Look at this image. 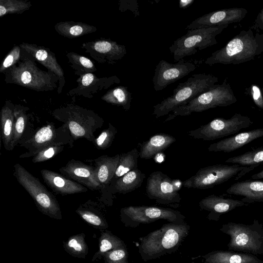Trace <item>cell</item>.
<instances>
[{
  "mask_svg": "<svg viewBox=\"0 0 263 263\" xmlns=\"http://www.w3.org/2000/svg\"><path fill=\"white\" fill-rule=\"evenodd\" d=\"M190 226L186 223L164 224L158 230L139 237L138 252L142 260L156 259L176 252L187 236Z\"/></svg>",
  "mask_w": 263,
  "mask_h": 263,
  "instance_id": "1",
  "label": "cell"
},
{
  "mask_svg": "<svg viewBox=\"0 0 263 263\" xmlns=\"http://www.w3.org/2000/svg\"><path fill=\"white\" fill-rule=\"evenodd\" d=\"M216 81L217 79L210 74H193L184 82L180 83L171 96L154 105L153 114L156 118L168 114L209 90Z\"/></svg>",
  "mask_w": 263,
  "mask_h": 263,
  "instance_id": "2",
  "label": "cell"
},
{
  "mask_svg": "<svg viewBox=\"0 0 263 263\" xmlns=\"http://www.w3.org/2000/svg\"><path fill=\"white\" fill-rule=\"evenodd\" d=\"M52 115L55 119L67 125L75 141L85 138L95 143V132L103 125L104 120L92 110L76 105H68L57 109Z\"/></svg>",
  "mask_w": 263,
  "mask_h": 263,
  "instance_id": "3",
  "label": "cell"
},
{
  "mask_svg": "<svg viewBox=\"0 0 263 263\" xmlns=\"http://www.w3.org/2000/svg\"><path fill=\"white\" fill-rule=\"evenodd\" d=\"M219 230L230 236L229 250L263 255V224L254 219L251 224L229 222Z\"/></svg>",
  "mask_w": 263,
  "mask_h": 263,
  "instance_id": "4",
  "label": "cell"
},
{
  "mask_svg": "<svg viewBox=\"0 0 263 263\" xmlns=\"http://www.w3.org/2000/svg\"><path fill=\"white\" fill-rule=\"evenodd\" d=\"M13 175L30 194L37 209L43 214L56 220L62 219L59 203L53 195L25 167L18 163L14 165Z\"/></svg>",
  "mask_w": 263,
  "mask_h": 263,
  "instance_id": "5",
  "label": "cell"
},
{
  "mask_svg": "<svg viewBox=\"0 0 263 263\" xmlns=\"http://www.w3.org/2000/svg\"><path fill=\"white\" fill-rule=\"evenodd\" d=\"M259 165L242 166L234 164L208 166L199 169L194 175L182 182V185L186 188L202 190L211 188L233 178L235 180H238Z\"/></svg>",
  "mask_w": 263,
  "mask_h": 263,
  "instance_id": "6",
  "label": "cell"
},
{
  "mask_svg": "<svg viewBox=\"0 0 263 263\" xmlns=\"http://www.w3.org/2000/svg\"><path fill=\"white\" fill-rule=\"evenodd\" d=\"M6 81L18 84L36 91L53 89L56 87L53 77H57L53 73H49L40 70L30 60L20 62L9 68ZM58 78V77H57Z\"/></svg>",
  "mask_w": 263,
  "mask_h": 263,
  "instance_id": "7",
  "label": "cell"
},
{
  "mask_svg": "<svg viewBox=\"0 0 263 263\" xmlns=\"http://www.w3.org/2000/svg\"><path fill=\"white\" fill-rule=\"evenodd\" d=\"M121 222L126 227L136 228L164 219L176 224H184L185 217L179 211L172 209L150 206H129L121 209Z\"/></svg>",
  "mask_w": 263,
  "mask_h": 263,
  "instance_id": "8",
  "label": "cell"
},
{
  "mask_svg": "<svg viewBox=\"0 0 263 263\" xmlns=\"http://www.w3.org/2000/svg\"><path fill=\"white\" fill-rule=\"evenodd\" d=\"M74 141L66 125L63 124L56 128L53 123H50L40 127L29 139L19 144L27 150L19 158L34 157L43 149L54 144L67 145L72 147Z\"/></svg>",
  "mask_w": 263,
  "mask_h": 263,
  "instance_id": "9",
  "label": "cell"
},
{
  "mask_svg": "<svg viewBox=\"0 0 263 263\" xmlns=\"http://www.w3.org/2000/svg\"><path fill=\"white\" fill-rule=\"evenodd\" d=\"M219 27H204L189 30L178 38L169 47L175 61L197 53L216 43L215 37L219 32Z\"/></svg>",
  "mask_w": 263,
  "mask_h": 263,
  "instance_id": "10",
  "label": "cell"
},
{
  "mask_svg": "<svg viewBox=\"0 0 263 263\" xmlns=\"http://www.w3.org/2000/svg\"><path fill=\"white\" fill-rule=\"evenodd\" d=\"M252 124L253 122L248 117L236 114L229 119L216 118L206 124L189 131L187 135L195 139L214 140L235 135Z\"/></svg>",
  "mask_w": 263,
  "mask_h": 263,
  "instance_id": "11",
  "label": "cell"
},
{
  "mask_svg": "<svg viewBox=\"0 0 263 263\" xmlns=\"http://www.w3.org/2000/svg\"><path fill=\"white\" fill-rule=\"evenodd\" d=\"M179 179H173L162 172L157 171L151 173L147 180L146 193L147 197L156 203L172 205L175 207L181 198L178 191L182 186Z\"/></svg>",
  "mask_w": 263,
  "mask_h": 263,
  "instance_id": "12",
  "label": "cell"
},
{
  "mask_svg": "<svg viewBox=\"0 0 263 263\" xmlns=\"http://www.w3.org/2000/svg\"><path fill=\"white\" fill-rule=\"evenodd\" d=\"M223 89L221 86H213L209 90L201 93L184 105L180 106L172 112L165 120L169 121L176 116H185L192 112H201L217 106L228 105V100L224 97Z\"/></svg>",
  "mask_w": 263,
  "mask_h": 263,
  "instance_id": "13",
  "label": "cell"
},
{
  "mask_svg": "<svg viewBox=\"0 0 263 263\" xmlns=\"http://www.w3.org/2000/svg\"><path fill=\"white\" fill-rule=\"evenodd\" d=\"M196 65L183 59L176 63H170L164 60H161L156 66L153 78L154 88L160 91L168 85L175 82L196 69Z\"/></svg>",
  "mask_w": 263,
  "mask_h": 263,
  "instance_id": "14",
  "label": "cell"
},
{
  "mask_svg": "<svg viewBox=\"0 0 263 263\" xmlns=\"http://www.w3.org/2000/svg\"><path fill=\"white\" fill-rule=\"evenodd\" d=\"M62 174L92 191L103 189L99 183L96 167L73 159L59 168Z\"/></svg>",
  "mask_w": 263,
  "mask_h": 263,
  "instance_id": "15",
  "label": "cell"
},
{
  "mask_svg": "<svg viewBox=\"0 0 263 263\" xmlns=\"http://www.w3.org/2000/svg\"><path fill=\"white\" fill-rule=\"evenodd\" d=\"M245 204L241 200L227 198L215 195L206 196L199 203L201 210L209 212L208 219L214 221L219 220L221 215Z\"/></svg>",
  "mask_w": 263,
  "mask_h": 263,
  "instance_id": "16",
  "label": "cell"
},
{
  "mask_svg": "<svg viewBox=\"0 0 263 263\" xmlns=\"http://www.w3.org/2000/svg\"><path fill=\"white\" fill-rule=\"evenodd\" d=\"M41 174L44 182L57 194L64 196L87 191L86 187L62 174L46 169L42 170Z\"/></svg>",
  "mask_w": 263,
  "mask_h": 263,
  "instance_id": "17",
  "label": "cell"
},
{
  "mask_svg": "<svg viewBox=\"0 0 263 263\" xmlns=\"http://www.w3.org/2000/svg\"><path fill=\"white\" fill-rule=\"evenodd\" d=\"M262 137H263V128L254 129L211 144L208 149L209 152L230 153Z\"/></svg>",
  "mask_w": 263,
  "mask_h": 263,
  "instance_id": "18",
  "label": "cell"
},
{
  "mask_svg": "<svg viewBox=\"0 0 263 263\" xmlns=\"http://www.w3.org/2000/svg\"><path fill=\"white\" fill-rule=\"evenodd\" d=\"M20 46L55 74L60 80V86L63 87L65 83L64 73L53 53L49 50L33 44L24 43Z\"/></svg>",
  "mask_w": 263,
  "mask_h": 263,
  "instance_id": "19",
  "label": "cell"
},
{
  "mask_svg": "<svg viewBox=\"0 0 263 263\" xmlns=\"http://www.w3.org/2000/svg\"><path fill=\"white\" fill-rule=\"evenodd\" d=\"M229 194L243 196L245 203L263 202V181L246 180L231 185L226 191Z\"/></svg>",
  "mask_w": 263,
  "mask_h": 263,
  "instance_id": "20",
  "label": "cell"
},
{
  "mask_svg": "<svg viewBox=\"0 0 263 263\" xmlns=\"http://www.w3.org/2000/svg\"><path fill=\"white\" fill-rule=\"evenodd\" d=\"M201 257L203 263H263L256 255L231 251H213Z\"/></svg>",
  "mask_w": 263,
  "mask_h": 263,
  "instance_id": "21",
  "label": "cell"
},
{
  "mask_svg": "<svg viewBox=\"0 0 263 263\" xmlns=\"http://www.w3.org/2000/svg\"><path fill=\"white\" fill-rule=\"evenodd\" d=\"M76 212L94 228L101 231L108 228V223L102 208L96 202L89 200L81 204Z\"/></svg>",
  "mask_w": 263,
  "mask_h": 263,
  "instance_id": "22",
  "label": "cell"
},
{
  "mask_svg": "<svg viewBox=\"0 0 263 263\" xmlns=\"http://www.w3.org/2000/svg\"><path fill=\"white\" fill-rule=\"evenodd\" d=\"M28 108L17 105L14 107V124L12 148L29 139L34 134L29 123V116L27 114Z\"/></svg>",
  "mask_w": 263,
  "mask_h": 263,
  "instance_id": "23",
  "label": "cell"
},
{
  "mask_svg": "<svg viewBox=\"0 0 263 263\" xmlns=\"http://www.w3.org/2000/svg\"><path fill=\"white\" fill-rule=\"evenodd\" d=\"M91 52L95 51L103 62L114 63L122 59L126 54V47L110 40H99L92 43L90 45Z\"/></svg>",
  "mask_w": 263,
  "mask_h": 263,
  "instance_id": "24",
  "label": "cell"
},
{
  "mask_svg": "<svg viewBox=\"0 0 263 263\" xmlns=\"http://www.w3.org/2000/svg\"><path fill=\"white\" fill-rule=\"evenodd\" d=\"M120 154L114 156L102 155L94 159L97 178L103 187L109 184L112 180L117 170Z\"/></svg>",
  "mask_w": 263,
  "mask_h": 263,
  "instance_id": "25",
  "label": "cell"
},
{
  "mask_svg": "<svg viewBox=\"0 0 263 263\" xmlns=\"http://www.w3.org/2000/svg\"><path fill=\"white\" fill-rule=\"evenodd\" d=\"M175 141L176 139L168 134L155 135L141 145L139 157L141 159H151L157 154L168 147Z\"/></svg>",
  "mask_w": 263,
  "mask_h": 263,
  "instance_id": "26",
  "label": "cell"
},
{
  "mask_svg": "<svg viewBox=\"0 0 263 263\" xmlns=\"http://www.w3.org/2000/svg\"><path fill=\"white\" fill-rule=\"evenodd\" d=\"M15 106L6 102L1 111V138L4 148L8 151L13 150Z\"/></svg>",
  "mask_w": 263,
  "mask_h": 263,
  "instance_id": "27",
  "label": "cell"
},
{
  "mask_svg": "<svg viewBox=\"0 0 263 263\" xmlns=\"http://www.w3.org/2000/svg\"><path fill=\"white\" fill-rule=\"evenodd\" d=\"M145 176L139 169L132 170L116 180L111 192L125 194L134 191L141 186Z\"/></svg>",
  "mask_w": 263,
  "mask_h": 263,
  "instance_id": "28",
  "label": "cell"
},
{
  "mask_svg": "<svg viewBox=\"0 0 263 263\" xmlns=\"http://www.w3.org/2000/svg\"><path fill=\"white\" fill-rule=\"evenodd\" d=\"M99 238V247L91 259L92 261L102 259L107 252L127 247L125 242L108 230H101Z\"/></svg>",
  "mask_w": 263,
  "mask_h": 263,
  "instance_id": "29",
  "label": "cell"
},
{
  "mask_svg": "<svg viewBox=\"0 0 263 263\" xmlns=\"http://www.w3.org/2000/svg\"><path fill=\"white\" fill-rule=\"evenodd\" d=\"M65 251L70 256L85 259L88 252V247L85 241V234L81 233L73 235L63 241Z\"/></svg>",
  "mask_w": 263,
  "mask_h": 263,
  "instance_id": "30",
  "label": "cell"
},
{
  "mask_svg": "<svg viewBox=\"0 0 263 263\" xmlns=\"http://www.w3.org/2000/svg\"><path fill=\"white\" fill-rule=\"evenodd\" d=\"M102 99L108 103L128 110L130 107L132 97V93L126 86H119L108 90L102 97Z\"/></svg>",
  "mask_w": 263,
  "mask_h": 263,
  "instance_id": "31",
  "label": "cell"
},
{
  "mask_svg": "<svg viewBox=\"0 0 263 263\" xmlns=\"http://www.w3.org/2000/svg\"><path fill=\"white\" fill-rule=\"evenodd\" d=\"M139 157V153L136 148L127 153L120 154L119 163L113 179L117 180L128 172L137 168Z\"/></svg>",
  "mask_w": 263,
  "mask_h": 263,
  "instance_id": "32",
  "label": "cell"
},
{
  "mask_svg": "<svg viewBox=\"0 0 263 263\" xmlns=\"http://www.w3.org/2000/svg\"><path fill=\"white\" fill-rule=\"evenodd\" d=\"M226 162L242 166L260 165L263 163V146L253 148L240 155L229 158Z\"/></svg>",
  "mask_w": 263,
  "mask_h": 263,
  "instance_id": "33",
  "label": "cell"
},
{
  "mask_svg": "<svg viewBox=\"0 0 263 263\" xmlns=\"http://www.w3.org/2000/svg\"><path fill=\"white\" fill-rule=\"evenodd\" d=\"M57 31L61 34L68 37H74L93 31L94 27L84 24H71L70 22L57 24Z\"/></svg>",
  "mask_w": 263,
  "mask_h": 263,
  "instance_id": "34",
  "label": "cell"
},
{
  "mask_svg": "<svg viewBox=\"0 0 263 263\" xmlns=\"http://www.w3.org/2000/svg\"><path fill=\"white\" fill-rule=\"evenodd\" d=\"M31 6L30 2L16 0H1L0 16L7 14L21 13L29 9Z\"/></svg>",
  "mask_w": 263,
  "mask_h": 263,
  "instance_id": "35",
  "label": "cell"
},
{
  "mask_svg": "<svg viewBox=\"0 0 263 263\" xmlns=\"http://www.w3.org/2000/svg\"><path fill=\"white\" fill-rule=\"evenodd\" d=\"M117 133V128L109 123L108 127L96 138L93 144L99 150H105L111 146Z\"/></svg>",
  "mask_w": 263,
  "mask_h": 263,
  "instance_id": "36",
  "label": "cell"
},
{
  "mask_svg": "<svg viewBox=\"0 0 263 263\" xmlns=\"http://www.w3.org/2000/svg\"><path fill=\"white\" fill-rule=\"evenodd\" d=\"M65 146L63 144H54L48 146L33 157L32 162L34 163L44 162L63 151Z\"/></svg>",
  "mask_w": 263,
  "mask_h": 263,
  "instance_id": "37",
  "label": "cell"
},
{
  "mask_svg": "<svg viewBox=\"0 0 263 263\" xmlns=\"http://www.w3.org/2000/svg\"><path fill=\"white\" fill-rule=\"evenodd\" d=\"M127 247L106 252L103 255L104 263H129Z\"/></svg>",
  "mask_w": 263,
  "mask_h": 263,
  "instance_id": "38",
  "label": "cell"
},
{
  "mask_svg": "<svg viewBox=\"0 0 263 263\" xmlns=\"http://www.w3.org/2000/svg\"><path fill=\"white\" fill-rule=\"evenodd\" d=\"M20 48L17 46L13 47L2 63L0 67L1 72H4L15 65L20 58Z\"/></svg>",
  "mask_w": 263,
  "mask_h": 263,
  "instance_id": "39",
  "label": "cell"
},
{
  "mask_svg": "<svg viewBox=\"0 0 263 263\" xmlns=\"http://www.w3.org/2000/svg\"><path fill=\"white\" fill-rule=\"evenodd\" d=\"M71 57L73 59L76 64H78L81 66L84 71H86L87 73L90 71H94L95 67L92 62L88 58L78 55L76 53L70 54Z\"/></svg>",
  "mask_w": 263,
  "mask_h": 263,
  "instance_id": "40",
  "label": "cell"
},
{
  "mask_svg": "<svg viewBox=\"0 0 263 263\" xmlns=\"http://www.w3.org/2000/svg\"><path fill=\"white\" fill-rule=\"evenodd\" d=\"M243 43L239 39H235L231 41L227 45L225 52L227 55L233 56L242 51Z\"/></svg>",
  "mask_w": 263,
  "mask_h": 263,
  "instance_id": "41",
  "label": "cell"
},
{
  "mask_svg": "<svg viewBox=\"0 0 263 263\" xmlns=\"http://www.w3.org/2000/svg\"><path fill=\"white\" fill-rule=\"evenodd\" d=\"M95 78L94 75L92 73H86L80 79L81 86H83L86 87L90 86L93 82Z\"/></svg>",
  "mask_w": 263,
  "mask_h": 263,
  "instance_id": "42",
  "label": "cell"
},
{
  "mask_svg": "<svg viewBox=\"0 0 263 263\" xmlns=\"http://www.w3.org/2000/svg\"><path fill=\"white\" fill-rule=\"evenodd\" d=\"M194 2V0H181L179 6L180 8L185 9L191 5Z\"/></svg>",
  "mask_w": 263,
  "mask_h": 263,
  "instance_id": "43",
  "label": "cell"
},
{
  "mask_svg": "<svg viewBox=\"0 0 263 263\" xmlns=\"http://www.w3.org/2000/svg\"><path fill=\"white\" fill-rule=\"evenodd\" d=\"M253 98L255 101H257L260 97V92L259 89L256 86H253Z\"/></svg>",
  "mask_w": 263,
  "mask_h": 263,
  "instance_id": "44",
  "label": "cell"
},
{
  "mask_svg": "<svg viewBox=\"0 0 263 263\" xmlns=\"http://www.w3.org/2000/svg\"><path fill=\"white\" fill-rule=\"evenodd\" d=\"M251 178L254 180L263 179V170L258 173L253 174Z\"/></svg>",
  "mask_w": 263,
  "mask_h": 263,
  "instance_id": "45",
  "label": "cell"
}]
</instances>
